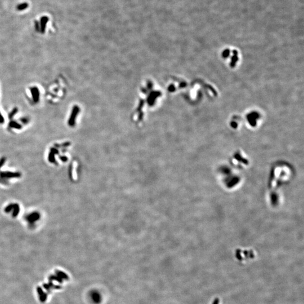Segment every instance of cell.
Listing matches in <instances>:
<instances>
[{"instance_id": "cell-1", "label": "cell", "mask_w": 304, "mask_h": 304, "mask_svg": "<svg viewBox=\"0 0 304 304\" xmlns=\"http://www.w3.org/2000/svg\"><path fill=\"white\" fill-rule=\"evenodd\" d=\"M21 176V174L19 172H11V171H0V177L6 179L19 178Z\"/></svg>"}, {"instance_id": "cell-2", "label": "cell", "mask_w": 304, "mask_h": 304, "mask_svg": "<svg viewBox=\"0 0 304 304\" xmlns=\"http://www.w3.org/2000/svg\"><path fill=\"white\" fill-rule=\"evenodd\" d=\"M40 217H41L40 214H39V212L35 211V212H33L32 213H30V214L28 215L27 216H26L25 219L26 220V221H27L30 224H34L35 221L39 220Z\"/></svg>"}, {"instance_id": "cell-3", "label": "cell", "mask_w": 304, "mask_h": 304, "mask_svg": "<svg viewBox=\"0 0 304 304\" xmlns=\"http://www.w3.org/2000/svg\"><path fill=\"white\" fill-rule=\"evenodd\" d=\"M31 90H32V94L33 95V100H34V102L37 103L38 100H39V90H38L37 87L33 88Z\"/></svg>"}, {"instance_id": "cell-4", "label": "cell", "mask_w": 304, "mask_h": 304, "mask_svg": "<svg viewBox=\"0 0 304 304\" xmlns=\"http://www.w3.org/2000/svg\"><path fill=\"white\" fill-rule=\"evenodd\" d=\"M20 210V206L19 205V204L14 203V208H13L12 215V217H17V215H18L19 214Z\"/></svg>"}, {"instance_id": "cell-5", "label": "cell", "mask_w": 304, "mask_h": 304, "mask_svg": "<svg viewBox=\"0 0 304 304\" xmlns=\"http://www.w3.org/2000/svg\"><path fill=\"white\" fill-rule=\"evenodd\" d=\"M77 113V110H76V109L74 108V109L73 110V111L72 117H71V118H70V120H69V125L70 126H72V125H74V124H73V123H74V121L75 120L74 119L75 118V117H76Z\"/></svg>"}, {"instance_id": "cell-6", "label": "cell", "mask_w": 304, "mask_h": 304, "mask_svg": "<svg viewBox=\"0 0 304 304\" xmlns=\"http://www.w3.org/2000/svg\"><path fill=\"white\" fill-rule=\"evenodd\" d=\"M48 161L50 162V163H56V160H55V154L54 153L51 152H50L49 154H48Z\"/></svg>"}, {"instance_id": "cell-7", "label": "cell", "mask_w": 304, "mask_h": 304, "mask_svg": "<svg viewBox=\"0 0 304 304\" xmlns=\"http://www.w3.org/2000/svg\"><path fill=\"white\" fill-rule=\"evenodd\" d=\"M14 203H10L7 206H6L5 208V212L6 213H8L11 211L14 208Z\"/></svg>"}, {"instance_id": "cell-8", "label": "cell", "mask_w": 304, "mask_h": 304, "mask_svg": "<svg viewBox=\"0 0 304 304\" xmlns=\"http://www.w3.org/2000/svg\"><path fill=\"white\" fill-rule=\"evenodd\" d=\"M10 125L11 127H14V128H17V129H20V128H21V126L20 125H19V124L16 123H14V122H12V123H10Z\"/></svg>"}, {"instance_id": "cell-9", "label": "cell", "mask_w": 304, "mask_h": 304, "mask_svg": "<svg viewBox=\"0 0 304 304\" xmlns=\"http://www.w3.org/2000/svg\"><path fill=\"white\" fill-rule=\"evenodd\" d=\"M6 159L5 157H2V158H1V159H0V168H1L2 166L4 165V164H5V162H6Z\"/></svg>"}, {"instance_id": "cell-10", "label": "cell", "mask_w": 304, "mask_h": 304, "mask_svg": "<svg viewBox=\"0 0 304 304\" xmlns=\"http://www.w3.org/2000/svg\"><path fill=\"white\" fill-rule=\"evenodd\" d=\"M0 183L3 184V185H8V182L7 180H6L5 179L1 178V177H0Z\"/></svg>"}, {"instance_id": "cell-11", "label": "cell", "mask_w": 304, "mask_h": 304, "mask_svg": "<svg viewBox=\"0 0 304 304\" xmlns=\"http://www.w3.org/2000/svg\"><path fill=\"white\" fill-rule=\"evenodd\" d=\"M50 151H51V152H52L54 153L55 154H59V151H58V150L56 149L55 148H51Z\"/></svg>"}, {"instance_id": "cell-12", "label": "cell", "mask_w": 304, "mask_h": 304, "mask_svg": "<svg viewBox=\"0 0 304 304\" xmlns=\"http://www.w3.org/2000/svg\"><path fill=\"white\" fill-rule=\"evenodd\" d=\"M59 158L63 162H66L68 160L67 157H66L65 156H59Z\"/></svg>"}, {"instance_id": "cell-13", "label": "cell", "mask_w": 304, "mask_h": 304, "mask_svg": "<svg viewBox=\"0 0 304 304\" xmlns=\"http://www.w3.org/2000/svg\"><path fill=\"white\" fill-rule=\"evenodd\" d=\"M17 109H14V110H13L12 112L10 114V117H12L13 116H14L15 113H16L17 112Z\"/></svg>"}, {"instance_id": "cell-14", "label": "cell", "mask_w": 304, "mask_h": 304, "mask_svg": "<svg viewBox=\"0 0 304 304\" xmlns=\"http://www.w3.org/2000/svg\"><path fill=\"white\" fill-rule=\"evenodd\" d=\"M3 121H4V119H3V117L1 116V114H0V122H1V123H3Z\"/></svg>"}]
</instances>
